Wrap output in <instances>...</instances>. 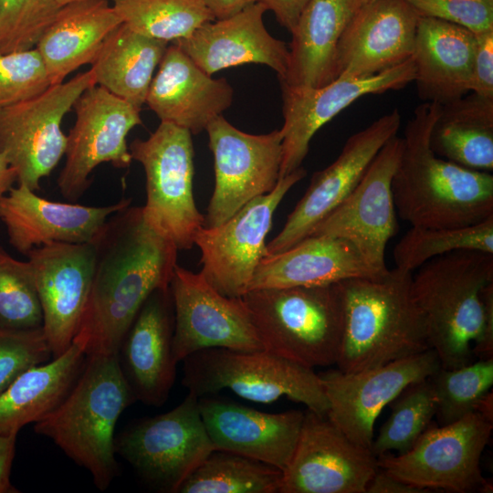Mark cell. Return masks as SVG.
<instances>
[{
  "instance_id": "10",
  "label": "cell",
  "mask_w": 493,
  "mask_h": 493,
  "mask_svg": "<svg viewBox=\"0 0 493 493\" xmlns=\"http://www.w3.org/2000/svg\"><path fill=\"white\" fill-rule=\"evenodd\" d=\"M493 423L477 413L440 426H429L405 453L377 457L378 466L393 477L432 491L492 492L482 475L480 459Z\"/></svg>"
},
{
  "instance_id": "23",
  "label": "cell",
  "mask_w": 493,
  "mask_h": 493,
  "mask_svg": "<svg viewBox=\"0 0 493 493\" xmlns=\"http://www.w3.org/2000/svg\"><path fill=\"white\" fill-rule=\"evenodd\" d=\"M173 327L170 287L156 289L139 309L117 352L136 402L161 406L167 401L176 375Z\"/></svg>"
},
{
  "instance_id": "2",
  "label": "cell",
  "mask_w": 493,
  "mask_h": 493,
  "mask_svg": "<svg viewBox=\"0 0 493 493\" xmlns=\"http://www.w3.org/2000/svg\"><path fill=\"white\" fill-rule=\"evenodd\" d=\"M441 107L435 102L417 106L402 138L392 194L397 214L411 226L462 227L493 215V174L443 159L430 147Z\"/></svg>"
},
{
  "instance_id": "49",
  "label": "cell",
  "mask_w": 493,
  "mask_h": 493,
  "mask_svg": "<svg viewBox=\"0 0 493 493\" xmlns=\"http://www.w3.org/2000/svg\"><path fill=\"white\" fill-rule=\"evenodd\" d=\"M427 489L400 480L382 468H378L370 480L366 493H427Z\"/></svg>"
},
{
  "instance_id": "19",
  "label": "cell",
  "mask_w": 493,
  "mask_h": 493,
  "mask_svg": "<svg viewBox=\"0 0 493 493\" xmlns=\"http://www.w3.org/2000/svg\"><path fill=\"white\" fill-rule=\"evenodd\" d=\"M400 125L401 114L393 109L350 136L337 159L313 173L283 228L267 244V254L282 252L307 237L352 192L378 152L397 135Z\"/></svg>"
},
{
  "instance_id": "18",
  "label": "cell",
  "mask_w": 493,
  "mask_h": 493,
  "mask_svg": "<svg viewBox=\"0 0 493 493\" xmlns=\"http://www.w3.org/2000/svg\"><path fill=\"white\" fill-rule=\"evenodd\" d=\"M402 149V138L392 137L375 155L352 192L309 236L347 240L371 267L385 272L388 269L385 249L397 232L392 180Z\"/></svg>"
},
{
  "instance_id": "40",
  "label": "cell",
  "mask_w": 493,
  "mask_h": 493,
  "mask_svg": "<svg viewBox=\"0 0 493 493\" xmlns=\"http://www.w3.org/2000/svg\"><path fill=\"white\" fill-rule=\"evenodd\" d=\"M43 315L31 264L0 246V330L42 329Z\"/></svg>"
},
{
  "instance_id": "36",
  "label": "cell",
  "mask_w": 493,
  "mask_h": 493,
  "mask_svg": "<svg viewBox=\"0 0 493 493\" xmlns=\"http://www.w3.org/2000/svg\"><path fill=\"white\" fill-rule=\"evenodd\" d=\"M131 30L167 42L189 37L201 25L215 20L202 0H111Z\"/></svg>"
},
{
  "instance_id": "45",
  "label": "cell",
  "mask_w": 493,
  "mask_h": 493,
  "mask_svg": "<svg viewBox=\"0 0 493 493\" xmlns=\"http://www.w3.org/2000/svg\"><path fill=\"white\" fill-rule=\"evenodd\" d=\"M470 92L493 98V29L475 33Z\"/></svg>"
},
{
  "instance_id": "9",
  "label": "cell",
  "mask_w": 493,
  "mask_h": 493,
  "mask_svg": "<svg viewBox=\"0 0 493 493\" xmlns=\"http://www.w3.org/2000/svg\"><path fill=\"white\" fill-rule=\"evenodd\" d=\"M198 400L188 393L169 412L135 420L114 437L115 454L157 492L177 493L183 482L215 449Z\"/></svg>"
},
{
  "instance_id": "30",
  "label": "cell",
  "mask_w": 493,
  "mask_h": 493,
  "mask_svg": "<svg viewBox=\"0 0 493 493\" xmlns=\"http://www.w3.org/2000/svg\"><path fill=\"white\" fill-rule=\"evenodd\" d=\"M357 9L353 0H309L291 31L288 69L280 84L320 88L335 80L338 44Z\"/></svg>"
},
{
  "instance_id": "37",
  "label": "cell",
  "mask_w": 493,
  "mask_h": 493,
  "mask_svg": "<svg viewBox=\"0 0 493 493\" xmlns=\"http://www.w3.org/2000/svg\"><path fill=\"white\" fill-rule=\"evenodd\" d=\"M458 250L493 254V215L468 226L430 228L411 226L395 245V267L413 272L426 261Z\"/></svg>"
},
{
  "instance_id": "43",
  "label": "cell",
  "mask_w": 493,
  "mask_h": 493,
  "mask_svg": "<svg viewBox=\"0 0 493 493\" xmlns=\"http://www.w3.org/2000/svg\"><path fill=\"white\" fill-rule=\"evenodd\" d=\"M51 359L43 329L0 330V394L25 371Z\"/></svg>"
},
{
  "instance_id": "35",
  "label": "cell",
  "mask_w": 493,
  "mask_h": 493,
  "mask_svg": "<svg viewBox=\"0 0 493 493\" xmlns=\"http://www.w3.org/2000/svg\"><path fill=\"white\" fill-rule=\"evenodd\" d=\"M282 470L226 450L214 449L177 493H279Z\"/></svg>"
},
{
  "instance_id": "24",
  "label": "cell",
  "mask_w": 493,
  "mask_h": 493,
  "mask_svg": "<svg viewBox=\"0 0 493 493\" xmlns=\"http://www.w3.org/2000/svg\"><path fill=\"white\" fill-rule=\"evenodd\" d=\"M124 198L106 206L49 201L24 184L13 187L0 201V220L6 228L9 244L26 255L49 243H90L109 217L131 205Z\"/></svg>"
},
{
  "instance_id": "52",
  "label": "cell",
  "mask_w": 493,
  "mask_h": 493,
  "mask_svg": "<svg viewBox=\"0 0 493 493\" xmlns=\"http://www.w3.org/2000/svg\"><path fill=\"white\" fill-rule=\"evenodd\" d=\"M475 413H477L486 420L493 423V395L491 390L484 394L477 402Z\"/></svg>"
},
{
  "instance_id": "46",
  "label": "cell",
  "mask_w": 493,
  "mask_h": 493,
  "mask_svg": "<svg viewBox=\"0 0 493 493\" xmlns=\"http://www.w3.org/2000/svg\"><path fill=\"white\" fill-rule=\"evenodd\" d=\"M485 306L486 321L480 339L473 345L474 358L488 360L493 358V282L487 285L482 291Z\"/></svg>"
},
{
  "instance_id": "47",
  "label": "cell",
  "mask_w": 493,
  "mask_h": 493,
  "mask_svg": "<svg viewBox=\"0 0 493 493\" xmlns=\"http://www.w3.org/2000/svg\"><path fill=\"white\" fill-rule=\"evenodd\" d=\"M309 0H256L274 13L278 22L290 33Z\"/></svg>"
},
{
  "instance_id": "20",
  "label": "cell",
  "mask_w": 493,
  "mask_h": 493,
  "mask_svg": "<svg viewBox=\"0 0 493 493\" xmlns=\"http://www.w3.org/2000/svg\"><path fill=\"white\" fill-rule=\"evenodd\" d=\"M414 79L412 57L381 73L363 78H338L320 88L280 84L284 123L280 129L283 140L279 178L301 167L315 133L353 101L365 95L403 89Z\"/></svg>"
},
{
  "instance_id": "16",
  "label": "cell",
  "mask_w": 493,
  "mask_h": 493,
  "mask_svg": "<svg viewBox=\"0 0 493 493\" xmlns=\"http://www.w3.org/2000/svg\"><path fill=\"white\" fill-rule=\"evenodd\" d=\"M440 366L435 351L428 349L359 372L320 373L329 404L326 415L351 441L371 448L383 409L408 385L428 379Z\"/></svg>"
},
{
  "instance_id": "6",
  "label": "cell",
  "mask_w": 493,
  "mask_h": 493,
  "mask_svg": "<svg viewBox=\"0 0 493 493\" xmlns=\"http://www.w3.org/2000/svg\"><path fill=\"white\" fill-rule=\"evenodd\" d=\"M241 299L265 350L311 369L336 364L345 325L341 282L252 289Z\"/></svg>"
},
{
  "instance_id": "22",
  "label": "cell",
  "mask_w": 493,
  "mask_h": 493,
  "mask_svg": "<svg viewBox=\"0 0 493 493\" xmlns=\"http://www.w3.org/2000/svg\"><path fill=\"white\" fill-rule=\"evenodd\" d=\"M419 16L404 0H376L361 6L338 44L337 79L370 77L411 58Z\"/></svg>"
},
{
  "instance_id": "21",
  "label": "cell",
  "mask_w": 493,
  "mask_h": 493,
  "mask_svg": "<svg viewBox=\"0 0 493 493\" xmlns=\"http://www.w3.org/2000/svg\"><path fill=\"white\" fill-rule=\"evenodd\" d=\"M43 315V331L52 358L64 353L77 334L91 287L95 246L49 243L26 255Z\"/></svg>"
},
{
  "instance_id": "27",
  "label": "cell",
  "mask_w": 493,
  "mask_h": 493,
  "mask_svg": "<svg viewBox=\"0 0 493 493\" xmlns=\"http://www.w3.org/2000/svg\"><path fill=\"white\" fill-rule=\"evenodd\" d=\"M145 103L163 122L198 134L227 110L234 97L228 81L212 79L176 45L167 47Z\"/></svg>"
},
{
  "instance_id": "25",
  "label": "cell",
  "mask_w": 493,
  "mask_h": 493,
  "mask_svg": "<svg viewBox=\"0 0 493 493\" xmlns=\"http://www.w3.org/2000/svg\"><path fill=\"white\" fill-rule=\"evenodd\" d=\"M198 405L215 449L243 455L282 471L287 467L305 412L264 413L215 394L199 397Z\"/></svg>"
},
{
  "instance_id": "44",
  "label": "cell",
  "mask_w": 493,
  "mask_h": 493,
  "mask_svg": "<svg viewBox=\"0 0 493 493\" xmlns=\"http://www.w3.org/2000/svg\"><path fill=\"white\" fill-rule=\"evenodd\" d=\"M420 16L463 26L472 33L493 29V0H404Z\"/></svg>"
},
{
  "instance_id": "54",
  "label": "cell",
  "mask_w": 493,
  "mask_h": 493,
  "mask_svg": "<svg viewBox=\"0 0 493 493\" xmlns=\"http://www.w3.org/2000/svg\"><path fill=\"white\" fill-rule=\"evenodd\" d=\"M78 1H83V0H55V2L58 5V6H63L65 5H68L69 3L78 2Z\"/></svg>"
},
{
  "instance_id": "1",
  "label": "cell",
  "mask_w": 493,
  "mask_h": 493,
  "mask_svg": "<svg viewBox=\"0 0 493 493\" xmlns=\"http://www.w3.org/2000/svg\"><path fill=\"white\" fill-rule=\"evenodd\" d=\"M92 243L91 287L72 343L86 356L117 354L147 298L170 287L178 249L145 224L142 207L131 205L111 215Z\"/></svg>"
},
{
  "instance_id": "3",
  "label": "cell",
  "mask_w": 493,
  "mask_h": 493,
  "mask_svg": "<svg viewBox=\"0 0 493 493\" xmlns=\"http://www.w3.org/2000/svg\"><path fill=\"white\" fill-rule=\"evenodd\" d=\"M412 275L394 267L341 282L345 325L339 370L359 372L431 349L412 294Z\"/></svg>"
},
{
  "instance_id": "7",
  "label": "cell",
  "mask_w": 493,
  "mask_h": 493,
  "mask_svg": "<svg viewBox=\"0 0 493 493\" xmlns=\"http://www.w3.org/2000/svg\"><path fill=\"white\" fill-rule=\"evenodd\" d=\"M183 362V384L197 397L227 389L256 403L270 404L287 397L309 410L327 414L329 404L319 374L269 351L209 348Z\"/></svg>"
},
{
  "instance_id": "48",
  "label": "cell",
  "mask_w": 493,
  "mask_h": 493,
  "mask_svg": "<svg viewBox=\"0 0 493 493\" xmlns=\"http://www.w3.org/2000/svg\"><path fill=\"white\" fill-rule=\"evenodd\" d=\"M17 434H0V493L19 492L10 480Z\"/></svg>"
},
{
  "instance_id": "51",
  "label": "cell",
  "mask_w": 493,
  "mask_h": 493,
  "mask_svg": "<svg viewBox=\"0 0 493 493\" xmlns=\"http://www.w3.org/2000/svg\"><path fill=\"white\" fill-rule=\"evenodd\" d=\"M17 182L16 171L0 154V201Z\"/></svg>"
},
{
  "instance_id": "53",
  "label": "cell",
  "mask_w": 493,
  "mask_h": 493,
  "mask_svg": "<svg viewBox=\"0 0 493 493\" xmlns=\"http://www.w3.org/2000/svg\"><path fill=\"white\" fill-rule=\"evenodd\" d=\"M357 8L359 9L361 6L364 5H367L369 3H372L373 1H376V0H353ZM357 9V10H358Z\"/></svg>"
},
{
  "instance_id": "38",
  "label": "cell",
  "mask_w": 493,
  "mask_h": 493,
  "mask_svg": "<svg viewBox=\"0 0 493 493\" xmlns=\"http://www.w3.org/2000/svg\"><path fill=\"white\" fill-rule=\"evenodd\" d=\"M390 405L391 414L370 448L376 457L391 451H408L431 425L437 408L428 379L408 385Z\"/></svg>"
},
{
  "instance_id": "15",
  "label": "cell",
  "mask_w": 493,
  "mask_h": 493,
  "mask_svg": "<svg viewBox=\"0 0 493 493\" xmlns=\"http://www.w3.org/2000/svg\"><path fill=\"white\" fill-rule=\"evenodd\" d=\"M176 362L209 348L265 350L241 298L218 292L205 277L178 265L170 282Z\"/></svg>"
},
{
  "instance_id": "39",
  "label": "cell",
  "mask_w": 493,
  "mask_h": 493,
  "mask_svg": "<svg viewBox=\"0 0 493 493\" xmlns=\"http://www.w3.org/2000/svg\"><path fill=\"white\" fill-rule=\"evenodd\" d=\"M428 380L436 398L435 416L440 425L454 423L475 413L477 402L491 390L493 358L477 359L453 369L440 366Z\"/></svg>"
},
{
  "instance_id": "42",
  "label": "cell",
  "mask_w": 493,
  "mask_h": 493,
  "mask_svg": "<svg viewBox=\"0 0 493 493\" xmlns=\"http://www.w3.org/2000/svg\"><path fill=\"white\" fill-rule=\"evenodd\" d=\"M50 81L38 50L0 53V108L31 99Z\"/></svg>"
},
{
  "instance_id": "26",
  "label": "cell",
  "mask_w": 493,
  "mask_h": 493,
  "mask_svg": "<svg viewBox=\"0 0 493 493\" xmlns=\"http://www.w3.org/2000/svg\"><path fill=\"white\" fill-rule=\"evenodd\" d=\"M266 11L262 4L253 3L230 17L201 25L189 37L173 43L210 76L230 67L255 63L271 68L281 79L287 73L289 49L266 29Z\"/></svg>"
},
{
  "instance_id": "11",
  "label": "cell",
  "mask_w": 493,
  "mask_h": 493,
  "mask_svg": "<svg viewBox=\"0 0 493 493\" xmlns=\"http://www.w3.org/2000/svg\"><path fill=\"white\" fill-rule=\"evenodd\" d=\"M96 85L91 69L66 82L50 85L42 93L0 108V154L16 171L17 183L40 189L65 155L64 116L79 97Z\"/></svg>"
},
{
  "instance_id": "29",
  "label": "cell",
  "mask_w": 493,
  "mask_h": 493,
  "mask_svg": "<svg viewBox=\"0 0 493 493\" xmlns=\"http://www.w3.org/2000/svg\"><path fill=\"white\" fill-rule=\"evenodd\" d=\"M474 33L437 18L419 16L413 59L418 96L447 104L470 92Z\"/></svg>"
},
{
  "instance_id": "13",
  "label": "cell",
  "mask_w": 493,
  "mask_h": 493,
  "mask_svg": "<svg viewBox=\"0 0 493 493\" xmlns=\"http://www.w3.org/2000/svg\"><path fill=\"white\" fill-rule=\"evenodd\" d=\"M76 120L67 135L65 163L57 184L62 196L77 202L101 163L127 168L132 162L126 137L142 121L141 110L99 85L88 88L73 106Z\"/></svg>"
},
{
  "instance_id": "12",
  "label": "cell",
  "mask_w": 493,
  "mask_h": 493,
  "mask_svg": "<svg viewBox=\"0 0 493 493\" xmlns=\"http://www.w3.org/2000/svg\"><path fill=\"white\" fill-rule=\"evenodd\" d=\"M307 174L299 167L279 178L274 189L259 195L219 226H203L194 245L201 251L200 273L221 294L241 298L267 255L266 237L276 209L287 193Z\"/></svg>"
},
{
  "instance_id": "50",
  "label": "cell",
  "mask_w": 493,
  "mask_h": 493,
  "mask_svg": "<svg viewBox=\"0 0 493 493\" xmlns=\"http://www.w3.org/2000/svg\"><path fill=\"white\" fill-rule=\"evenodd\" d=\"M215 19H225L230 17L249 5L256 3V0H202Z\"/></svg>"
},
{
  "instance_id": "32",
  "label": "cell",
  "mask_w": 493,
  "mask_h": 493,
  "mask_svg": "<svg viewBox=\"0 0 493 493\" xmlns=\"http://www.w3.org/2000/svg\"><path fill=\"white\" fill-rule=\"evenodd\" d=\"M86 362L75 343L61 355L29 368L0 394V434L18 433L44 419L67 397Z\"/></svg>"
},
{
  "instance_id": "8",
  "label": "cell",
  "mask_w": 493,
  "mask_h": 493,
  "mask_svg": "<svg viewBox=\"0 0 493 493\" xmlns=\"http://www.w3.org/2000/svg\"><path fill=\"white\" fill-rule=\"evenodd\" d=\"M129 150L145 173V224L177 249H190L205 215L196 207L193 192L194 145L192 133L161 121L145 139L133 140Z\"/></svg>"
},
{
  "instance_id": "33",
  "label": "cell",
  "mask_w": 493,
  "mask_h": 493,
  "mask_svg": "<svg viewBox=\"0 0 493 493\" xmlns=\"http://www.w3.org/2000/svg\"><path fill=\"white\" fill-rule=\"evenodd\" d=\"M168 43L139 34L121 23L107 36L92 63L96 85L142 110Z\"/></svg>"
},
{
  "instance_id": "4",
  "label": "cell",
  "mask_w": 493,
  "mask_h": 493,
  "mask_svg": "<svg viewBox=\"0 0 493 493\" xmlns=\"http://www.w3.org/2000/svg\"><path fill=\"white\" fill-rule=\"evenodd\" d=\"M134 402L117 354L88 355L67 397L35 423L34 431L88 470L96 488L104 491L120 475L114 450L117 421Z\"/></svg>"
},
{
  "instance_id": "34",
  "label": "cell",
  "mask_w": 493,
  "mask_h": 493,
  "mask_svg": "<svg viewBox=\"0 0 493 493\" xmlns=\"http://www.w3.org/2000/svg\"><path fill=\"white\" fill-rule=\"evenodd\" d=\"M432 151L462 167L493 170V98L474 92L442 105L429 137Z\"/></svg>"
},
{
  "instance_id": "41",
  "label": "cell",
  "mask_w": 493,
  "mask_h": 493,
  "mask_svg": "<svg viewBox=\"0 0 493 493\" xmlns=\"http://www.w3.org/2000/svg\"><path fill=\"white\" fill-rule=\"evenodd\" d=\"M59 8L55 0H0V53L34 48Z\"/></svg>"
},
{
  "instance_id": "17",
  "label": "cell",
  "mask_w": 493,
  "mask_h": 493,
  "mask_svg": "<svg viewBox=\"0 0 493 493\" xmlns=\"http://www.w3.org/2000/svg\"><path fill=\"white\" fill-rule=\"evenodd\" d=\"M378 468L370 448L351 441L327 415L307 409L279 493H366Z\"/></svg>"
},
{
  "instance_id": "5",
  "label": "cell",
  "mask_w": 493,
  "mask_h": 493,
  "mask_svg": "<svg viewBox=\"0 0 493 493\" xmlns=\"http://www.w3.org/2000/svg\"><path fill=\"white\" fill-rule=\"evenodd\" d=\"M491 282L493 254L474 250L434 257L412 275V294L441 367L473 362L472 345L480 339L486 321L482 291Z\"/></svg>"
},
{
  "instance_id": "31",
  "label": "cell",
  "mask_w": 493,
  "mask_h": 493,
  "mask_svg": "<svg viewBox=\"0 0 493 493\" xmlns=\"http://www.w3.org/2000/svg\"><path fill=\"white\" fill-rule=\"evenodd\" d=\"M122 23L108 0H83L61 6L35 47L51 85L92 64L105 38Z\"/></svg>"
},
{
  "instance_id": "14",
  "label": "cell",
  "mask_w": 493,
  "mask_h": 493,
  "mask_svg": "<svg viewBox=\"0 0 493 493\" xmlns=\"http://www.w3.org/2000/svg\"><path fill=\"white\" fill-rule=\"evenodd\" d=\"M214 155L215 188L205 226L229 219L252 199L271 192L279 180L282 162L280 130L266 134L244 132L223 115L206 127Z\"/></svg>"
},
{
  "instance_id": "28",
  "label": "cell",
  "mask_w": 493,
  "mask_h": 493,
  "mask_svg": "<svg viewBox=\"0 0 493 493\" xmlns=\"http://www.w3.org/2000/svg\"><path fill=\"white\" fill-rule=\"evenodd\" d=\"M383 273L371 267L349 241L309 236L282 252L263 257L248 290L328 285Z\"/></svg>"
}]
</instances>
